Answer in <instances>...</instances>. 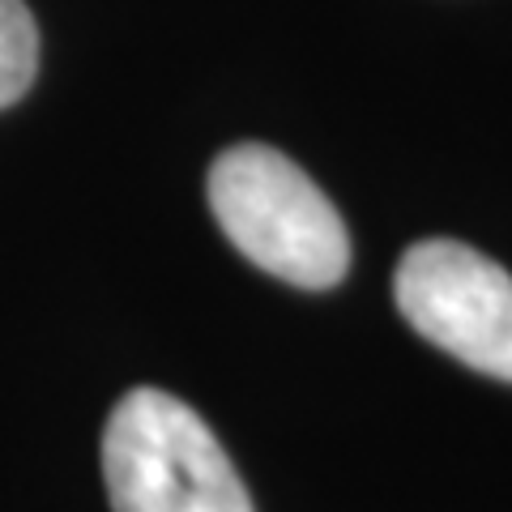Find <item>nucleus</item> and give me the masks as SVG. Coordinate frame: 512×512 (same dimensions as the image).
<instances>
[{"label": "nucleus", "mask_w": 512, "mask_h": 512, "mask_svg": "<svg viewBox=\"0 0 512 512\" xmlns=\"http://www.w3.org/2000/svg\"><path fill=\"white\" fill-rule=\"evenodd\" d=\"M39 73V30L26 0H0V111L13 107Z\"/></svg>", "instance_id": "nucleus-4"}, {"label": "nucleus", "mask_w": 512, "mask_h": 512, "mask_svg": "<svg viewBox=\"0 0 512 512\" xmlns=\"http://www.w3.org/2000/svg\"><path fill=\"white\" fill-rule=\"evenodd\" d=\"M103 483L111 512H252L218 436L163 389L116 402L103 431Z\"/></svg>", "instance_id": "nucleus-2"}, {"label": "nucleus", "mask_w": 512, "mask_h": 512, "mask_svg": "<svg viewBox=\"0 0 512 512\" xmlns=\"http://www.w3.org/2000/svg\"><path fill=\"white\" fill-rule=\"evenodd\" d=\"M210 210L227 239L303 291H329L350 269V235L333 201L295 158L274 146H231L210 167Z\"/></svg>", "instance_id": "nucleus-1"}, {"label": "nucleus", "mask_w": 512, "mask_h": 512, "mask_svg": "<svg viewBox=\"0 0 512 512\" xmlns=\"http://www.w3.org/2000/svg\"><path fill=\"white\" fill-rule=\"evenodd\" d=\"M406 325L474 372L512 384V274L457 239L414 244L393 278Z\"/></svg>", "instance_id": "nucleus-3"}]
</instances>
